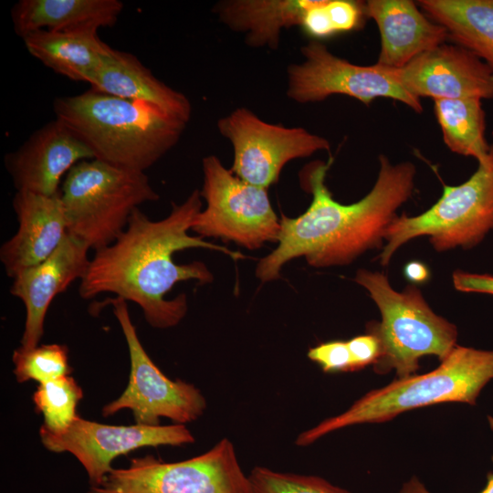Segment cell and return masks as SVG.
<instances>
[{
  "mask_svg": "<svg viewBox=\"0 0 493 493\" xmlns=\"http://www.w3.org/2000/svg\"><path fill=\"white\" fill-rule=\"evenodd\" d=\"M172 206L169 215L159 221L151 220L136 208L118 238L95 251L79 280V296L89 299L113 293L137 304L152 327L167 329L177 325L188 309L184 294L165 299L173 286L190 279L200 284L213 279L203 262L176 264L173 257L175 252L199 247L221 251L235 260L246 257L188 234L202 207L198 190L181 205L172 203Z\"/></svg>",
  "mask_w": 493,
  "mask_h": 493,
  "instance_id": "cell-1",
  "label": "cell"
},
{
  "mask_svg": "<svg viewBox=\"0 0 493 493\" xmlns=\"http://www.w3.org/2000/svg\"><path fill=\"white\" fill-rule=\"evenodd\" d=\"M379 163L372 189L351 205L336 201L325 184L332 158L307 165L300 182L311 194V203L295 218L281 215L278 245L260 259L257 277L262 282L276 279L283 265L299 257H305L314 267H326L349 264L365 251L380 247L397 209L412 195L416 168L411 162L393 164L384 155H380Z\"/></svg>",
  "mask_w": 493,
  "mask_h": 493,
  "instance_id": "cell-2",
  "label": "cell"
},
{
  "mask_svg": "<svg viewBox=\"0 0 493 493\" xmlns=\"http://www.w3.org/2000/svg\"><path fill=\"white\" fill-rule=\"evenodd\" d=\"M53 110L94 159L141 172L169 152L186 128V123L145 102L91 88L55 99Z\"/></svg>",
  "mask_w": 493,
  "mask_h": 493,
  "instance_id": "cell-3",
  "label": "cell"
},
{
  "mask_svg": "<svg viewBox=\"0 0 493 493\" xmlns=\"http://www.w3.org/2000/svg\"><path fill=\"white\" fill-rule=\"evenodd\" d=\"M493 379V350L456 346L440 365L425 374L399 378L370 391L345 412L300 433L298 446L311 445L323 435L359 424L383 423L413 409L448 402L475 404Z\"/></svg>",
  "mask_w": 493,
  "mask_h": 493,
  "instance_id": "cell-4",
  "label": "cell"
},
{
  "mask_svg": "<svg viewBox=\"0 0 493 493\" xmlns=\"http://www.w3.org/2000/svg\"><path fill=\"white\" fill-rule=\"evenodd\" d=\"M355 281L367 289L382 316L380 323L368 327L381 345L376 372L394 370L405 378L417 372L421 357L443 361L456 346V327L431 309L415 285L398 292L386 275L365 269L357 271Z\"/></svg>",
  "mask_w": 493,
  "mask_h": 493,
  "instance_id": "cell-5",
  "label": "cell"
},
{
  "mask_svg": "<svg viewBox=\"0 0 493 493\" xmlns=\"http://www.w3.org/2000/svg\"><path fill=\"white\" fill-rule=\"evenodd\" d=\"M60 197L68 234L97 251L118 238L139 205L157 201L159 194L144 172L92 159L71 168Z\"/></svg>",
  "mask_w": 493,
  "mask_h": 493,
  "instance_id": "cell-6",
  "label": "cell"
},
{
  "mask_svg": "<svg viewBox=\"0 0 493 493\" xmlns=\"http://www.w3.org/2000/svg\"><path fill=\"white\" fill-rule=\"evenodd\" d=\"M493 231V143L488 157L465 183L444 184L440 199L421 215L396 216L384 233L386 244L377 257L387 266L395 251L406 242L428 236L438 251L477 246Z\"/></svg>",
  "mask_w": 493,
  "mask_h": 493,
  "instance_id": "cell-7",
  "label": "cell"
},
{
  "mask_svg": "<svg viewBox=\"0 0 493 493\" xmlns=\"http://www.w3.org/2000/svg\"><path fill=\"white\" fill-rule=\"evenodd\" d=\"M89 493H251V486L233 443L222 438L205 453L179 462L150 455L132 458Z\"/></svg>",
  "mask_w": 493,
  "mask_h": 493,
  "instance_id": "cell-8",
  "label": "cell"
},
{
  "mask_svg": "<svg viewBox=\"0 0 493 493\" xmlns=\"http://www.w3.org/2000/svg\"><path fill=\"white\" fill-rule=\"evenodd\" d=\"M200 192L206 207L195 216L192 229L204 237L234 241L248 249L278 241L280 222L267 188L249 184L223 166L214 155L202 162Z\"/></svg>",
  "mask_w": 493,
  "mask_h": 493,
  "instance_id": "cell-9",
  "label": "cell"
},
{
  "mask_svg": "<svg viewBox=\"0 0 493 493\" xmlns=\"http://www.w3.org/2000/svg\"><path fill=\"white\" fill-rule=\"evenodd\" d=\"M109 301L127 342L131 372L126 389L102 408V415L130 409L136 424L143 425H160L161 417L181 425L199 418L206 408L200 390L183 380L166 377L142 345L127 301L120 297Z\"/></svg>",
  "mask_w": 493,
  "mask_h": 493,
  "instance_id": "cell-10",
  "label": "cell"
},
{
  "mask_svg": "<svg viewBox=\"0 0 493 493\" xmlns=\"http://www.w3.org/2000/svg\"><path fill=\"white\" fill-rule=\"evenodd\" d=\"M301 53L304 61L288 69L287 94L297 102H316L330 95L342 94L366 105L378 98H389L403 102L417 113L423 111L421 100L399 84L391 68L377 64H352L333 55L317 40L302 47Z\"/></svg>",
  "mask_w": 493,
  "mask_h": 493,
  "instance_id": "cell-11",
  "label": "cell"
},
{
  "mask_svg": "<svg viewBox=\"0 0 493 493\" xmlns=\"http://www.w3.org/2000/svg\"><path fill=\"white\" fill-rule=\"evenodd\" d=\"M217 127L233 145L231 172L249 184L267 189L278 182L288 162L330 150L327 139L304 128L266 122L246 108H237L221 118Z\"/></svg>",
  "mask_w": 493,
  "mask_h": 493,
  "instance_id": "cell-12",
  "label": "cell"
},
{
  "mask_svg": "<svg viewBox=\"0 0 493 493\" xmlns=\"http://www.w3.org/2000/svg\"><path fill=\"white\" fill-rule=\"evenodd\" d=\"M43 446L51 452L72 454L85 468L91 486H98L112 470L119 456L145 446H182L194 442L181 424L169 425H110L77 416L63 432L40 427Z\"/></svg>",
  "mask_w": 493,
  "mask_h": 493,
  "instance_id": "cell-13",
  "label": "cell"
},
{
  "mask_svg": "<svg viewBox=\"0 0 493 493\" xmlns=\"http://www.w3.org/2000/svg\"><path fill=\"white\" fill-rule=\"evenodd\" d=\"M399 84L417 99H493V72L477 56L456 44H442L400 68Z\"/></svg>",
  "mask_w": 493,
  "mask_h": 493,
  "instance_id": "cell-14",
  "label": "cell"
},
{
  "mask_svg": "<svg viewBox=\"0 0 493 493\" xmlns=\"http://www.w3.org/2000/svg\"><path fill=\"white\" fill-rule=\"evenodd\" d=\"M94 159L91 151L56 119L35 131L5 164L16 192L53 196L60 193L65 173L77 163Z\"/></svg>",
  "mask_w": 493,
  "mask_h": 493,
  "instance_id": "cell-15",
  "label": "cell"
},
{
  "mask_svg": "<svg viewBox=\"0 0 493 493\" xmlns=\"http://www.w3.org/2000/svg\"><path fill=\"white\" fill-rule=\"evenodd\" d=\"M89 250L84 243L68 234L47 259L13 278L10 293L20 299L26 308L21 347L31 349L39 345L52 300L84 276L90 260Z\"/></svg>",
  "mask_w": 493,
  "mask_h": 493,
  "instance_id": "cell-16",
  "label": "cell"
},
{
  "mask_svg": "<svg viewBox=\"0 0 493 493\" xmlns=\"http://www.w3.org/2000/svg\"><path fill=\"white\" fill-rule=\"evenodd\" d=\"M13 207L18 227L0 249V260L12 278L47 259L68 235L60 193L47 196L16 192Z\"/></svg>",
  "mask_w": 493,
  "mask_h": 493,
  "instance_id": "cell-17",
  "label": "cell"
},
{
  "mask_svg": "<svg viewBox=\"0 0 493 493\" xmlns=\"http://www.w3.org/2000/svg\"><path fill=\"white\" fill-rule=\"evenodd\" d=\"M365 16L376 23L381 50L375 64L400 68L449 39L443 26L429 19L411 0H369Z\"/></svg>",
  "mask_w": 493,
  "mask_h": 493,
  "instance_id": "cell-18",
  "label": "cell"
},
{
  "mask_svg": "<svg viewBox=\"0 0 493 493\" xmlns=\"http://www.w3.org/2000/svg\"><path fill=\"white\" fill-rule=\"evenodd\" d=\"M88 83L93 89L145 102L186 124L191 118L188 98L159 80L131 53L113 48Z\"/></svg>",
  "mask_w": 493,
  "mask_h": 493,
  "instance_id": "cell-19",
  "label": "cell"
},
{
  "mask_svg": "<svg viewBox=\"0 0 493 493\" xmlns=\"http://www.w3.org/2000/svg\"><path fill=\"white\" fill-rule=\"evenodd\" d=\"M123 10L120 0H20L11 9L16 34L38 30L96 31L111 27Z\"/></svg>",
  "mask_w": 493,
  "mask_h": 493,
  "instance_id": "cell-20",
  "label": "cell"
},
{
  "mask_svg": "<svg viewBox=\"0 0 493 493\" xmlns=\"http://www.w3.org/2000/svg\"><path fill=\"white\" fill-rule=\"evenodd\" d=\"M22 39L32 57L54 72L75 81L88 82L113 50L96 31L38 30Z\"/></svg>",
  "mask_w": 493,
  "mask_h": 493,
  "instance_id": "cell-21",
  "label": "cell"
},
{
  "mask_svg": "<svg viewBox=\"0 0 493 493\" xmlns=\"http://www.w3.org/2000/svg\"><path fill=\"white\" fill-rule=\"evenodd\" d=\"M314 0H232L219 3L214 12L230 28L246 32L254 47L276 48L282 28L300 26Z\"/></svg>",
  "mask_w": 493,
  "mask_h": 493,
  "instance_id": "cell-22",
  "label": "cell"
},
{
  "mask_svg": "<svg viewBox=\"0 0 493 493\" xmlns=\"http://www.w3.org/2000/svg\"><path fill=\"white\" fill-rule=\"evenodd\" d=\"M417 5L493 72V0H420Z\"/></svg>",
  "mask_w": 493,
  "mask_h": 493,
  "instance_id": "cell-23",
  "label": "cell"
},
{
  "mask_svg": "<svg viewBox=\"0 0 493 493\" xmlns=\"http://www.w3.org/2000/svg\"><path fill=\"white\" fill-rule=\"evenodd\" d=\"M435 114L443 140L455 153L483 162L490 144L485 136L486 114L477 98L435 100Z\"/></svg>",
  "mask_w": 493,
  "mask_h": 493,
  "instance_id": "cell-24",
  "label": "cell"
},
{
  "mask_svg": "<svg viewBox=\"0 0 493 493\" xmlns=\"http://www.w3.org/2000/svg\"><path fill=\"white\" fill-rule=\"evenodd\" d=\"M82 397L81 387L70 375L39 383L32 399L43 415L41 426L52 433L65 431L78 416L76 410Z\"/></svg>",
  "mask_w": 493,
  "mask_h": 493,
  "instance_id": "cell-25",
  "label": "cell"
},
{
  "mask_svg": "<svg viewBox=\"0 0 493 493\" xmlns=\"http://www.w3.org/2000/svg\"><path fill=\"white\" fill-rule=\"evenodd\" d=\"M12 362L18 383L34 380L41 383L71 372L68 349L63 344H42L31 349L20 346L14 351Z\"/></svg>",
  "mask_w": 493,
  "mask_h": 493,
  "instance_id": "cell-26",
  "label": "cell"
},
{
  "mask_svg": "<svg viewBox=\"0 0 493 493\" xmlns=\"http://www.w3.org/2000/svg\"><path fill=\"white\" fill-rule=\"evenodd\" d=\"M251 493H351L313 475L279 472L255 467L248 474Z\"/></svg>",
  "mask_w": 493,
  "mask_h": 493,
  "instance_id": "cell-27",
  "label": "cell"
},
{
  "mask_svg": "<svg viewBox=\"0 0 493 493\" xmlns=\"http://www.w3.org/2000/svg\"><path fill=\"white\" fill-rule=\"evenodd\" d=\"M308 357L326 372L354 371L351 355L345 341L322 342L310 348Z\"/></svg>",
  "mask_w": 493,
  "mask_h": 493,
  "instance_id": "cell-28",
  "label": "cell"
},
{
  "mask_svg": "<svg viewBox=\"0 0 493 493\" xmlns=\"http://www.w3.org/2000/svg\"><path fill=\"white\" fill-rule=\"evenodd\" d=\"M325 10L333 35L356 30L365 16L364 3L351 0H328Z\"/></svg>",
  "mask_w": 493,
  "mask_h": 493,
  "instance_id": "cell-29",
  "label": "cell"
},
{
  "mask_svg": "<svg viewBox=\"0 0 493 493\" xmlns=\"http://www.w3.org/2000/svg\"><path fill=\"white\" fill-rule=\"evenodd\" d=\"M354 371L371 363H375L381 354V345L377 337L372 333L359 335L347 341Z\"/></svg>",
  "mask_w": 493,
  "mask_h": 493,
  "instance_id": "cell-30",
  "label": "cell"
},
{
  "mask_svg": "<svg viewBox=\"0 0 493 493\" xmlns=\"http://www.w3.org/2000/svg\"><path fill=\"white\" fill-rule=\"evenodd\" d=\"M454 288L461 292L493 295V276L456 270L452 275Z\"/></svg>",
  "mask_w": 493,
  "mask_h": 493,
  "instance_id": "cell-31",
  "label": "cell"
},
{
  "mask_svg": "<svg viewBox=\"0 0 493 493\" xmlns=\"http://www.w3.org/2000/svg\"><path fill=\"white\" fill-rule=\"evenodd\" d=\"M405 278L415 284H423L429 280L430 270L425 264L418 260L408 262L404 268Z\"/></svg>",
  "mask_w": 493,
  "mask_h": 493,
  "instance_id": "cell-32",
  "label": "cell"
},
{
  "mask_svg": "<svg viewBox=\"0 0 493 493\" xmlns=\"http://www.w3.org/2000/svg\"><path fill=\"white\" fill-rule=\"evenodd\" d=\"M398 493H432L425 484L415 476L405 481ZM479 493H493V473L490 472L487 476V483L484 488Z\"/></svg>",
  "mask_w": 493,
  "mask_h": 493,
  "instance_id": "cell-33",
  "label": "cell"
}]
</instances>
